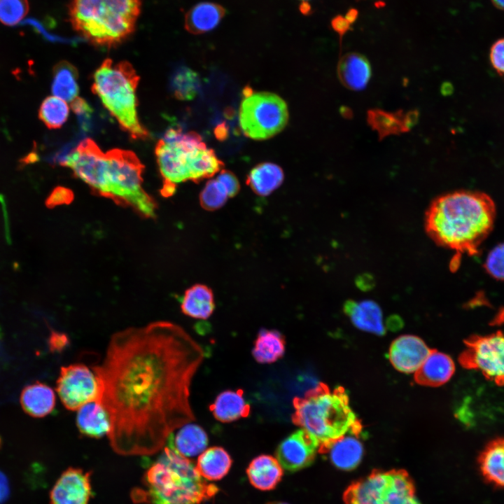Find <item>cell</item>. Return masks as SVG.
Masks as SVG:
<instances>
[{"instance_id":"1","label":"cell","mask_w":504,"mask_h":504,"mask_svg":"<svg viewBox=\"0 0 504 504\" xmlns=\"http://www.w3.org/2000/svg\"><path fill=\"white\" fill-rule=\"evenodd\" d=\"M204 358L202 346L169 321L113 335L92 370L99 384L97 402L108 415L107 435L115 451L154 454L174 431L195 419L190 388Z\"/></svg>"},{"instance_id":"2","label":"cell","mask_w":504,"mask_h":504,"mask_svg":"<svg viewBox=\"0 0 504 504\" xmlns=\"http://www.w3.org/2000/svg\"><path fill=\"white\" fill-rule=\"evenodd\" d=\"M496 206L486 193L460 190L435 198L425 216V230L436 244L472 255L491 232Z\"/></svg>"},{"instance_id":"3","label":"cell","mask_w":504,"mask_h":504,"mask_svg":"<svg viewBox=\"0 0 504 504\" xmlns=\"http://www.w3.org/2000/svg\"><path fill=\"white\" fill-rule=\"evenodd\" d=\"M292 421L309 433L319 444L318 451L347 434L358 435L362 424L349 405L342 386L330 390L319 382L303 396L293 400Z\"/></svg>"},{"instance_id":"4","label":"cell","mask_w":504,"mask_h":504,"mask_svg":"<svg viewBox=\"0 0 504 504\" xmlns=\"http://www.w3.org/2000/svg\"><path fill=\"white\" fill-rule=\"evenodd\" d=\"M145 486L151 504H200L218 491L191 461L169 446L146 471Z\"/></svg>"},{"instance_id":"5","label":"cell","mask_w":504,"mask_h":504,"mask_svg":"<svg viewBox=\"0 0 504 504\" xmlns=\"http://www.w3.org/2000/svg\"><path fill=\"white\" fill-rule=\"evenodd\" d=\"M141 11V0H71L69 20L85 39L111 48L134 31Z\"/></svg>"},{"instance_id":"6","label":"cell","mask_w":504,"mask_h":504,"mask_svg":"<svg viewBox=\"0 0 504 504\" xmlns=\"http://www.w3.org/2000/svg\"><path fill=\"white\" fill-rule=\"evenodd\" d=\"M139 76L128 62L106 59L93 76L92 92L116 119L121 128L136 140L149 136L137 115L136 91Z\"/></svg>"},{"instance_id":"7","label":"cell","mask_w":504,"mask_h":504,"mask_svg":"<svg viewBox=\"0 0 504 504\" xmlns=\"http://www.w3.org/2000/svg\"><path fill=\"white\" fill-rule=\"evenodd\" d=\"M144 168L132 151L116 148L106 152L101 196L132 207L144 217H155L156 203L142 187Z\"/></svg>"},{"instance_id":"8","label":"cell","mask_w":504,"mask_h":504,"mask_svg":"<svg viewBox=\"0 0 504 504\" xmlns=\"http://www.w3.org/2000/svg\"><path fill=\"white\" fill-rule=\"evenodd\" d=\"M206 148L195 132H183L174 127L167 130L155 150L163 179L162 195H173L179 183L188 180L198 183L199 164Z\"/></svg>"},{"instance_id":"9","label":"cell","mask_w":504,"mask_h":504,"mask_svg":"<svg viewBox=\"0 0 504 504\" xmlns=\"http://www.w3.org/2000/svg\"><path fill=\"white\" fill-rule=\"evenodd\" d=\"M239 120L246 136L255 140L267 139L279 133L286 125L288 107L276 94L251 92L241 102Z\"/></svg>"},{"instance_id":"10","label":"cell","mask_w":504,"mask_h":504,"mask_svg":"<svg viewBox=\"0 0 504 504\" xmlns=\"http://www.w3.org/2000/svg\"><path fill=\"white\" fill-rule=\"evenodd\" d=\"M347 504H420L408 476L402 471L376 472L353 484Z\"/></svg>"},{"instance_id":"11","label":"cell","mask_w":504,"mask_h":504,"mask_svg":"<svg viewBox=\"0 0 504 504\" xmlns=\"http://www.w3.org/2000/svg\"><path fill=\"white\" fill-rule=\"evenodd\" d=\"M458 361L465 369L480 371L489 380L504 385V332L472 335L464 342Z\"/></svg>"},{"instance_id":"12","label":"cell","mask_w":504,"mask_h":504,"mask_svg":"<svg viewBox=\"0 0 504 504\" xmlns=\"http://www.w3.org/2000/svg\"><path fill=\"white\" fill-rule=\"evenodd\" d=\"M56 391L67 410H78L89 402H97L98 381L93 370L86 365L71 364L61 368L56 382Z\"/></svg>"},{"instance_id":"13","label":"cell","mask_w":504,"mask_h":504,"mask_svg":"<svg viewBox=\"0 0 504 504\" xmlns=\"http://www.w3.org/2000/svg\"><path fill=\"white\" fill-rule=\"evenodd\" d=\"M318 449L317 440L300 428L281 442L276 450V458L283 469L295 472L310 465Z\"/></svg>"},{"instance_id":"14","label":"cell","mask_w":504,"mask_h":504,"mask_svg":"<svg viewBox=\"0 0 504 504\" xmlns=\"http://www.w3.org/2000/svg\"><path fill=\"white\" fill-rule=\"evenodd\" d=\"M90 477L89 472L68 468L53 486L50 504H88L91 496Z\"/></svg>"},{"instance_id":"15","label":"cell","mask_w":504,"mask_h":504,"mask_svg":"<svg viewBox=\"0 0 504 504\" xmlns=\"http://www.w3.org/2000/svg\"><path fill=\"white\" fill-rule=\"evenodd\" d=\"M430 349L419 337L406 335L391 344L388 357L393 366L405 373L415 372L429 354Z\"/></svg>"},{"instance_id":"16","label":"cell","mask_w":504,"mask_h":504,"mask_svg":"<svg viewBox=\"0 0 504 504\" xmlns=\"http://www.w3.org/2000/svg\"><path fill=\"white\" fill-rule=\"evenodd\" d=\"M344 312L352 323L358 329L377 335L386 332L380 307L372 300H348L344 305Z\"/></svg>"},{"instance_id":"17","label":"cell","mask_w":504,"mask_h":504,"mask_svg":"<svg viewBox=\"0 0 504 504\" xmlns=\"http://www.w3.org/2000/svg\"><path fill=\"white\" fill-rule=\"evenodd\" d=\"M454 370V363L450 356L432 349L415 372L414 379L421 385L439 386L449 380Z\"/></svg>"},{"instance_id":"18","label":"cell","mask_w":504,"mask_h":504,"mask_svg":"<svg viewBox=\"0 0 504 504\" xmlns=\"http://www.w3.org/2000/svg\"><path fill=\"white\" fill-rule=\"evenodd\" d=\"M322 452L328 454L330 462L336 468L349 470L362 460L363 446L358 435L347 434L330 442Z\"/></svg>"},{"instance_id":"19","label":"cell","mask_w":504,"mask_h":504,"mask_svg":"<svg viewBox=\"0 0 504 504\" xmlns=\"http://www.w3.org/2000/svg\"><path fill=\"white\" fill-rule=\"evenodd\" d=\"M477 463L488 483L504 488V438H498L488 442L479 454Z\"/></svg>"},{"instance_id":"20","label":"cell","mask_w":504,"mask_h":504,"mask_svg":"<svg viewBox=\"0 0 504 504\" xmlns=\"http://www.w3.org/2000/svg\"><path fill=\"white\" fill-rule=\"evenodd\" d=\"M55 398L54 391L48 385L36 382L22 389L20 402L27 414L41 418L52 412L55 406Z\"/></svg>"},{"instance_id":"21","label":"cell","mask_w":504,"mask_h":504,"mask_svg":"<svg viewBox=\"0 0 504 504\" xmlns=\"http://www.w3.org/2000/svg\"><path fill=\"white\" fill-rule=\"evenodd\" d=\"M246 473L254 487L267 491L274 489L281 481L283 468L276 458L263 454L251 461Z\"/></svg>"},{"instance_id":"22","label":"cell","mask_w":504,"mask_h":504,"mask_svg":"<svg viewBox=\"0 0 504 504\" xmlns=\"http://www.w3.org/2000/svg\"><path fill=\"white\" fill-rule=\"evenodd\" d=\"M225 9L213 2H201L192 7L185 15V28L193 34L208 32L218 26Z\"/></svg>"},{"instance_id":"23","label":"cell","mask_w":504,"mask_h":504,"mask_svg":"<svg viewBox=\"0 0 504 504\" xmlns=\"http://www.w3.org/2000/svg\"><path fill=\"white\" fill-rule=\"evenodd\" d=\"M167 444L181 455L186 458L193 457L206 449L208 436L202 427L189 423L181 426L175 436L172 433Z\"/></svg>"},{"instance_id":"24","label":"cell","mask_w":504,"mask_h":504,"mask_svg":"<svg viewBox=\"0 0 504 504\" xmlns=\"http://www.w3.org/2000/svg\"><path fill=\"white\" fill-rule=\"evenodd\" d=\"M337 72L342 83L352 90L363 89L370 77V66L362 55L350 52L340 59Z\"/></svg>"},{"instance_id":"25","label":"cell","mask_w":504,"mask_h":504,"mask_svg":"<svg viewBox=\"0 0 504 504\" xmlns=\"http://www.w3.org/2000/svg\"><path fill=\"white\" fill-rule=\"evenodd\" d=\"M210 410L218 421L227 423L247 416L250 405L245 400L241 390H227L216 397Z\"/></svg>"},{"instance_id":"26","label":"cell","mask_w":504,"mask_h":504,"mask_svg":"<svg viewBox=\"0 0 504 504\" xmlns=\"http://www.w3.org/2000/svg\"><path fill=\"white\" fill-rule=\"evenodd\" d=\"M76 425L80 433L90 438L103 437L110 430L108 415L96 401L88 403L78 410Z\"/></svg>"},{"instance_id":"27","label":"cell","mask_w":504,"mask_h":504,"mask_svg":"<svg viewBox=\"0 0 504 504\" xmlns=\"http://www.w3.org/2000/svg\"><path fill=\"white\" fill-rule=\"evenodd\" d=\"M214 307L211 290L202 284H196L187 289L181 302L183 314L197 319L208 318Z\"/></svg>"},{"instance_id":"28","label":"cell","mask_w":504,"mask_h":504,"mask_svg":"<svg viewBox=\"0 0 504 504\" xmlns=\"http://www.w3.org/2000/svg\"><path fill=\"white\" fill-rule=\"evenodd\" d=\"M284 180L281 168L271 162L260 163L249 172L246 183L260 196H267L278 188Z\"/></svg>"},{"instance_id":"29","label":"cell","mask_w":504,"mask_h":504,"mask_svg":"<svg viewBox=\"0 0 504 504\" xmlns=\"http://www.w3.org/2000/svg\"><path fill=\"white\" fill-rule=\"evenodd\" d=\"M232 459L222 447H213L200 454L196 468L200 475L208 480H218L230 470Z\"/></svg>"},{"instance_id":"30","label":"cell","mask_w":504,"mask_h":504,"mask_svg":"<svg viewBox=\"0 0 504 504\" xmlns=\"http://www.w3.org/2000/svg\"><path fill=\"white\" fill-rule=\"evenodd\" d=\"M51 91L55 97L72 102L78 97V71L66 61L58 62L53 68Z\"/></svg>"},{"instance_id":"31","label":"cell","mask_w":504,"mask_h":504,"mask_svg":"<svg viewBox=\"0 0 504 504\" xmlns=\"http://www.w3.org/2000/svg\"><path fill=\"white\" fill-rule=\"evenodd\" d=\"M285 352V340L277 330H262L258 335L252 351L260 363H272L281 358Z\"/></svg>"},{"instance_id":"32","label":"cell","mask_w":504,"mask_h":504,"mask_svg":"<svg viewBox=\"0 0 504 504\" xmlns=\"http://www.w3.org/2000/svg\"><path fill=\"white\" fill-rule=\"evenodd\" d=\"M200 87L198 74L188 67L180 66L171 76L170 90L178 100H192L197 94Z\"/></svg>"},{"instance_id":"33","label":"cell","mask_w":504,"mask_h":504,"mask_svg":"<svg viewBox=\"0 0 504 504\" xmlns=\"http://www.w3.org/2000/svg\"><path fill=\"white\" fill-rule=\"evenodd\" d=\"M69 114L66 102L55 96L47 97L38 110L39 119L49 129L60 128L67 120Z\"/></svg>"},{"instance_id":"34","label":"cell","mask_w":504,"mask_h":504,"mask_svg":"<svg viewBox=\"0 0 504 504\" xmlns=\"http://www.w3.org/2000/svg\"><path fill=\"white\" fill-rule=\"evenodd\" d=\"M229 197L223 185L217 179L209 180L200 196L201 206L209 211L222 207Z\"/></svg>"},{"instance_id":"35","label":"cell","mask_w":504,"mask_h":504,"mask_svg":"<svg viewBox=\"0 0 504 504\" xmlns=\"http://www.w3.org/2000/svg\"><path fill=\"white\" fill-rule=\"evenodd\" d=\"M28 11V0H0V22L5 25L18 24Z\"/></svg>"},{"instance_id":"36","label":"cell","mask_w":504,"mask_h":504,"mask_svg":"<svg viewBox=\"0 0 504 504\" xmlns=\"http://www.w3.org/2000/svg\"><path fill=\"white\" fill-rule=\"evenodd\" d=\"M486 268L493 277L504 280V243L495 246L489 253Z\"/></svg>"},{"instance_id":"37","label":"cell","mask_w":504,"mask_h":504,"mask_svg":"<svg viewBox=\"0 0 504 504\" xmlns=\"http://www.w3.org/2000/svg\"><path fill=\"white\" fill-rule=\"evenodd\" d=\"M74 199L73 192L62 186L55 188L46 200V206L53 208L59 205L68 204Z\"/></svg>"},{"instance_id":"38","label":"cell","mask_w":504,"mask_h":504,"mask_svg":"<svg viewBox=\"0 0 504 504\" xmlns=\"http://www.w3.org/2000/svg\"><path fill=\"white\" fill-rule=\"evenodd\" d=\"M490 62L493 69L504 76V38L495 41L489 52Z\"/></svg>"},{"instance_id":"39","label":"cell","mask_w":504,"mask_h":504,"mask_svg":"<svg viewBox=\"0 0 504 504\" xmlns=\"http://www.w3.org/2000/svg\"><path fill=\"white\" fill-rule=\"evenodd\" d=\"M225 187L229 197L235 196L240 189L236 176L228 170H222L216 178Z\"/></svg>"},{"instance_id":"40","label":"cell","mask_w":504,"mask_h":504,"mask_svg":"<svg viewBox=\"0 0 504 504\" xmlns=\"http://www.w3.org/2000/svg\"><path fill=\"white\" fill-rule=\"evenodd\" d=\"M68 336L61 332L52 330L48 337V344L52 352L60 353L69 344Z\"/></svg>"},{"instance_id":"41","label":"cell","mask_w":504,"mask_h":504,"mask_svg":"<svg viewBox=\"0 0 504 504\" xmlns=\"http://www.w3.org/2000/svg\"><path fill=\"white\" fill-rule=\"evenodd\" d=\"M71 108L85 127L92 112L89 104L83 99L77 97L71 102Z\"/></svg>"},{"instance_id":"42","label":"cell","mask_w":504,"mask_h":504,"mask_svg":"<svg viewBox=\"0 0 504 504\" xmlns=\"http://www.w3.org/2000/svg\"><path fill=\"white\" fill-rule=\"evenodd\" d=\"M351 23L344 16L337 15L331 21L332 28L339 34L340 41L344 35L351 28Z\"/></svg>"},{"instance_id":"43","label":"cell","mask_w":504,"mask_h":504,"mask_svg":"<svg viewBox=\"0 0 504 504\" xmlns=\"http://www.w3.org/2000/svg\"><path fill=\"white\" fill-rule=\"evenodd\" d=\"M10 493L9 484L6 475L0 471V504L4 503Z\"/></svg>"},{"instance_id":"44","label":"cell","mask_w":504,"mask_h":504,"mask_svg":"<svg viewBox=\"0 0 504 504\" xmlns=\"http://www.w3.org/2000/svg\"><path fill=\"white\" fill-rule=\"evenodd\" d=\"M358 15V13L356 9L351 8L347 11L344 17L351 24H352L357 19Z\"/></svg>"},{"instance_id":"45","label":"cell","mask_w":504,"mask_h":504,"mask_svg":"<svg viewBox=\"0 0 504 504\" xmlns=\"http://www.w3.org/2000/svg\"><path fill=\"white\" fill-rule=\"evenodd\" d=\"M300 10L304 15H308L311 12V6L308 2L304 1L300 6Z\"/></svg>"},{"instance_id":"46","label":"cell","mask_w":504,"mask_h":504,"mask_svg":"<svg viewBox=\"0 0 504 504\" xmlns=\"http://www.w3.org/2000/svg\"><path fill=\"white\" fill-rule=\"evenodd\" d=\"M493 4L500 10H504V0H491Z\"/></svg>"},{"instance_id":"47","label":"cell","mask_w":504,"mask_h":504,"mask_svg":"<svg viewBox=\"0 0 504 504\" xmlns=\"http://www.w3.org/2000/svg\"><path fill=\"white\" fill-rule=\"evenodd\" d=\"M267 504H288V503H284V502L274 501V502L268 503Z\"/></svg>"},{"instance_id":"48","label":"cell","mask_w":504,"mask_h":504,"mask_svg":"<svg viewBox=\"0 0 504 504\" xmlns=\"http://www.w3.org/2000/svg\"><path fill=\"white\" fill-rule=\"evenodd\" d=\"M304 1H305V0H304Z\"/></svg>"}]
</instances>
